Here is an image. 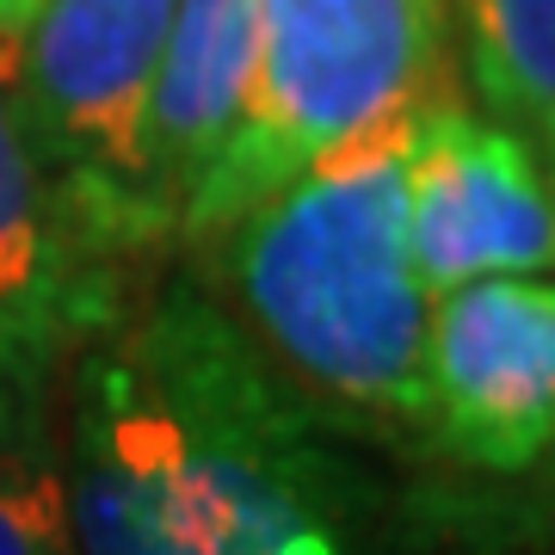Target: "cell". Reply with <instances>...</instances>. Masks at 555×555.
I'll use <instances>...</instances> for the list:
<instances>
[{"label":"cell","instance_id":"5","mask_svg":"<svg viewBox=\"0 0 555 555\" xmlns=\"http://www.w3.org/2000/svg\"><path fill=\"white\" fill-rule=\"evenodd\" d=\"M555 438L550 278H476L426 309V444L481 476H531Z\"/></svg>","mask_w":555,"mask_h":555},{"label":"cell","instance_id":"1","mask_svg":"<svg viewBox=\"0 0 555 555\" xmlns=\"http://www.w3.org/2000/svg\"><path fill=\"white\" fill-rule=\"evenodd\" d=\"M75 555H371V488L192 266L56 364Z\"/></svg>","mask_w":555,"mask_h":555},{"label":"cell","instance_id":"10","mask_svg":"<svg viewBox=\"0 0 555 555\" xmlns=\"http://www.w3.org/2000/svg\"><path fill=\"white\" fill-rule=\"evenodd\" d=\"M0 555H75L56 463V371L0 364Z\"/></svg>","mask_w":555,"mask_h":555},{"label":"cell","instance_id":"2","mask_svg":"<svg viewBox=\"0 0 555 555\" xmlns=\"http://www.w3.org/2000/svg\"><path fill=\"white\" fill-rule=\"evenodd\" d=\"M414 112L371 124L192 247L302 408L358 444H426V309L408 259Z\"/></svg>","mask_w":555,"mask_h":555},{"label":"cell","instance_id":"8","mask_svg":"<svg viewBox=\"0 0 555 555\" xmlns=\"http://www.w3.org/2000/svg\"><path fill=\"white\" fill-rule=\"evenodd\" d=\"M259 7L266 0H173V31L149 118V198L167 247L185 198L198 192V179L235 130L241 93L254 75Z\"/></svg>","mask_w":555,"mask_h":555},{"label":"cell","instance_id":"11","mask_svg":"<svg viewBox=\"0 0 555 555\" xmlns=\"http://www.w3.org/2000/svg\"><path fill=\"white\" fill-rule=\"evenodd\" d=\"M31 7H38V0H0V56L13 50V38H20V25L31 20Z\"/></svg>","mask_w":555,"mask_h":555},{"label":"cell","instance_id":"7","mask_svg":"<svg viewBox=\"0 0 555 555\" xmlns=\"http://www.w3.org/2000/svg\"><path fill=\"white\" fill-rule=\"evenodd\" d=\"M130 291V266L105 254L50 179L25 130L0 56V364L56 371Z\"/></svg>","mask_w":555,"mask_h":555},{"label":"cell","instance_id":"3","mask_svg":"<svg viewBox=\"0 0 555 555\" xmlns=\"http://www.w3.org/2000/svg\"><path fill=\"white\" fill-rule=\"evenodd\" d=\"M438 50L444 0H266L235 130L179 210L173 247L192 254L309 160L426 100Z\"/></svg>","mask_w":555,"mask_h":555},{"label":"cell","instance_id":"4","mask_svg":"<svg viewBox=\"0 0 555 555\" xmlns=\"http://www.w3.org/2000/svg\"><path fill=\"white\" fill-rule=\"evenodd\" d=\"M173 0H38L7 50V87L50 179L118 266L160 254L149 118Z\"/></svg>","mask_w":555,"mask_h":555},{"label":"cell","instance_id":"9","mask_svg":"<svg viewBox=\"0 0 555 555\" xmlns=\"http://www.w3.org/2000/svg\"><path fill=\"white\" fill-rule=\"evenodd\" d=\"M463 68L481 118L550 155L555 142V0H456Z\"/></svg>","mask_w":555,"mask_h":555},{"label":"cell","instance_id":"6","mask_svg":"<svg viewBox=\"0 0 555 555\" xmlns=\"http://www.w3.org/2000/svg\"><path fill=\"white\" fill-rule=\"evenodd\" d=\"M408 259L426 297L476 278H550V155L426 93L408 142Z\"/></svg>","mask_w":555,"mask_h":555}]
</instances>
